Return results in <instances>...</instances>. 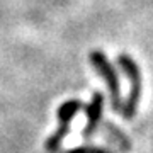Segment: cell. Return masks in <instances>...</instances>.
Returning <instances> with one entry per match:
<instances>
[{"instance_id":"obj_4","label":"cell","mask_w":153,"mask_h":153,"mask_svg":"<svg viewBox=\"0 0 153 153\" xmlns=\"http://www.w3.org/2000/svg\"><path fill=\"white\" fill-rule=\"evenodd\" d=\"M102 105H104V95L100 92H95L90 105L87 107V124L82 131L83 138H90L97 131V126L102 119Z\"/></svg>"},{"instance_id":"obj_5","label":"cell","mask_w":153,"mask_h":153,"mask_svg":"<svg viewBox=\"0 0 153 153\" xmlns=\"http://www.w3.org/2000/svg\"><path fill=\"white\" fill-rule=\"evenodd\" d=\"M66 153H112L111 150H105V148L100 146H88V145H83V146H76L68 150Z\"/></svg>"},{"instance_id":"obj_3","label":"cell","mask_w":153,"mask_h":153,"mask_svg":"<svg viewBox=\"0 0 153 153\" xmlns=\"http://www.w3.org/2000/svg\"><path fill=\"white\" fill-rule=\"evenodd\" d=\"M82 109V102L80 100H75V99H71V100H66L63 104L60 105V109H58V129H56L51 136L46 140V150L48 152H56L58 148H60L61 141L65 140V136L68 134L70 131V123L71 119L76 116V112Z\"/></svg>"},{"instance_id":"obj_1","label":"cell","mask_w":153,"mask_h":153,"mask_svg":"<svg viewBox=\"0 0 153 153\" xmlns=\"http://www.w3.org/2000/svg\"><path fill=\"white\" fill-rule=\"evenodd\" d=\"M117 65L123 68V71L126 73L128 80H129V85H131V90H129V95H128V100L123 105V116L124 119H133L134 114H136V107L138 102H140V95H141V75H140V68L134 63L131 56L128 55H119L117 56Z\"/></svg>"},{"instance_id":"obj_2","label":"cell","mask_w":153,"mask_h":153,"mask_svg":"<svg viewBox=\"0 0 153 153\" xmlns=\"http://www.w3.org/2000/svg\"><path fill=\"white\" fill-rule=\"evenodd\" d=\"M90 63L95 66L99 75L105 80V85H107L109 94H111V105H112V109L116 112H119V109H121V83H119V76H117L116 70L112 68V65L109 63V60L105 58V55L102 51H92L90 53Z\"/></svg>"}]
</instances>
